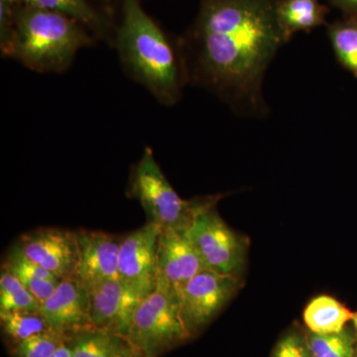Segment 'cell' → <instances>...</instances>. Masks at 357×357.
Instances as JSON below:
<instances>
[{
  "label": "cell",
  "instance_id": "6da1fadb",
  "mask_svg": "<svg viewBox=\"0 0 357 357\" xmlns=\"http://www.w3.org/2000/svg\"><path fill=\"white\" fill-rule=\"evenodd\" d=\"M278 0H201L184 49L190 84L210 91L243 116L268 112L263 81L287 43Z\"/></svg>",
  "mask_w": 357,
  "mask_h": 357
},
{
  "label": "cell",
  "instance_id": "7a4b0ae2",
  "mask_svg": "<svg viewBox=\"0 0 357 357\" xmlns=\"http://www.w3.org/2000/svg\"><path fill=\"white\" fill-rule=\"evenodd\" d=\"M112 46L122 70L164 107L182 98L189 82L182 41H174L143 8L141 0H121Z\"/></svg>",
  "mask_w": 357,
  "mask_h": 357
},
{
  "label": "cell",
  "instance_id": "3957f363",
  "mask_svg": "<svg viewBox=\"0 0 357 357\" xmlns=\"http://www.w3.org/2000/svg\"><path fill=\"white\" fill-rule=\"evenodd\" d=\"M96 39L86 26L65 14L16 6L10 38L0 51L2 57L32 72L62 74Z\"/></svg>",
  "mask_w": 357,
  "mask_h": 357
},
{
  "label": "cell",
  "instance_id": "277c9868",
  "mask_svg": "<svg viewBox=\"0 0 357 357\" xmlns=\"http://www.w3.org/2000/svg\"><path fill=\"white\" fill-rule=\"evenodd\" d=\"M128 195L139 202L148 222L157 223L162 229L189 227L204 199L181 198L149 146L144 148L139 160L131 167Z\"/></svg>",
  "mask_w": 357,
  "mask_h": 357
},
{
  "label": "cell",
  "instance_id": "5b68a950",
  "mask_svg": "<svg viewBox=\"0 0 357 357\" xmlns=\"http://www.w3.org/2000/svg\"><path fill=\"white\" fill-rule=\"evenodd\" d=\"M126 337L145 357H160L188 342L192 335L183 321L178 296L158 284L136 307Z\"/></svg>",
  "mask_w": 357,
  "mask_h": 357
},
{
  "label": "cell",
  "instance_id": "8992f818",
  "mask_svg": "<svg viewBox=\"0 0 357 357\" xmlns=\"http://www.w3.org/2000/svg\"><path fill=\"white\" fill-rule=\"evenodd\" d=\"M222 196L204 197L188 230L204 269L243 278L248 241L231 229L217 210Z\"/></svg>",
  "mask_w": 357,
  "mask_h": 357
},
{
  "label": "cell",
  "instance_id": "52a82bcc",
  "mask_svg": "<svg viewBox=\"0 0 357 357\" xmlns=\"http://www.w3.org/2000/svg\"><path fill=\"white\" fill-rule=\"evenodd\" d=\"M243 286L241 277L203 269L178 293L181 314L192 337L222 312Z\"/></svg>",
  "mask_w": 357,
  "mask_h": 357
},
{
  "label": "cell",
  "instance_id": "ba28073f",
  "mask_svg": "<svg viewBox=\"0 0 357 357\" xmlns=\"http://www.w3.org/2000/svg\"><path fill=\"white\" fill-rule=\"evenodd\" d=\"M162 227L148 222L122 236L119 279L141 298L153 292L158 283L157 246Z\"/></svg>",
  "mask_w": 357,
  "mask_h": 357
},
{
  "label": "cell",
  "instance_id": "9c48e42d",
  "mask_svg": "<svg viewBox=\"0 0 357 357\" xmlns=\"http://www.w3.org/2000/svg\"><path fill=\"white\" fill-rule=\"evenodd\" d=\"M17 245L29 259L61 280L74 277L79 263L76 230L41 227L22 234Z\"/></svg>",
  "mask_w": 357,
  "mask_h": 357
},
{
  "label": "cell",
  "instance_id": "30bf717a",
  "mask_svg": "<svg viewBox=\"0 0 357 357\" xmlns=\"http://www.w3.org/2000/svg\"><path fill=\"white\" fill-rule=\"evenodd\" d=\"M188 227L162 229L157 246V285L177 296L192 277L204 269Z\"/></svg>",
  "mask_w": 357,
  "mask_h": 357
},
{
  "label": "cell",
  "instance_id": "8fae6325",
  "mask_svg": "<svg viewBox=\"0 0 357 357\" xmlns=\"http://www.w3.org/2000/svg\"><path fill=\"white\" fill-rule=\"evenodd\" d=\"M79 263L73 279L84 288L119 279V256L122 236L102 230H76Z\"/></svg>",
  "mask_w": 357,
  "mask_h": 357
},
{
  "label": "cell",
  "instance_id": "7c38bea8",
  "mask_svg": "<svg viewBox=\"0 0 357 357\" xmlns=\"http://www.w3.org/2000/svg\"><path fill=\"white\" fill-rule=\"evenodd\" d=\"M86 291L93 328L126 337L133 312L142 298L119 279L102 282L86 288Z\"/></svg>",
  "mask_w": 357,
  "mask_h": 357
},
{
  "label": "cell",
  "instance_id": "4fadbf2b",
  "mask_svg": "<svg viewBox=\"0 0 357 357\" xmlns=\"http://www.w3.org/2000/svg\"><path fill=\"white\" fill-rule=\"evenodd\" d=\"M40 312L52 330L68 337L93 326L88 291L73 278L61 280L54 293L41 304Z\"/></svg>",
  "mask_w": 357,
  "mask_h": 357
},
{
  "label": "cell",
  "instance_id": "5bb4252c",
  "mask_svg": "<svg viewBox=\"0 0 357 357\" xmlns=\"http://www.w3.org/2000/svg\"><path fill=\"white\" fill-rule=\"evenodd\" d=\"M16 6L36 7L70 16L81 22L96 39L112 43L114 29L110 15L100 10L89 0H8Z\"/></svg>",
  "mask_w": 357,
  "mask_h": 357
},
{
  "label": "cell",
  "instance_id": "9a60e30c",
  "mask_svg": "<svg viewBox=\"0 0 357 357\" xmlns=\"http://www.w3.org/2000/svg\"><path fill=\"white\" fill-rule=\"evenodd\" d=\"M70 344L73 357H145L124 335L93 326L73 335Z\"/></svg>",
  "mask_w": 357,
  "mask_h": 357
},
{
  "label": "cell",
  "instance_id": "2e32d148",
  "mask_svg": "<svg viewBox=\"0 0 357 357\" xmlns=\"http://www.w3.org/2000/svg\"><path fill=\"white\" fill-rule=\"evenodd\" d=\"M2 266L10 270L20 279L40 305L50 297L61 282L55 275L29 259L17 244H14L8 251Z\"/></svg>",
  "mask_w": 357,
  "mask_h": 357
},
{
  "label": "cell",
  "instance_id": "e0dca14e",
  "mask_svg": "<svg viewBox=\"0 0 357 357\" xmlns=\"http://www.w3.org/2000/svg\"><path fill=\"white\" fill-rule=\"evenodd\" d=\"M328 8L319 0H278L277 17L287 42L298 32L326 24Z\"/></svg>",
  "mask_w": 357,
  "mask_h": 357
},
{
  "label": "cell",
  "instance_id": "ac0fdd59",
  "mask_svg": "<svg viewBox=\"0 0 357 357\" xmlns=\"http://www.w3.org/2000/svg\"><path fill=\"white\" fill-rule=\"evenodd\" d=\"M354 312L332 296L314 298L305 307L303 318L309 332L317 335H332L344 330L352 321Z\"/></svg>",
  "mask_w": 357,
  "mask_h": 357
},
{
  "label": "cell",
  "instance_id": "d6986e66",
  "mask_svg": "<svg viewBox=\"0 0 357 357\" xmlns=\"http://www.w3.org/2000/svg\"><path fill=\"white\" fill-rule=\"evenodd\" d=\"M328 39L338 63L357 79V17L347 16L328 26Z\"/></svg>",
  "mask_w": 357,
  "mask_h": 357
},
{
  "label": "cell",
  "instance_id": "ffe728a7",
  "mask_svg": "<svg viewBox=\"0 0 357 357\" xmlns=\"http://www.w3.org/2000/svg\"><path fill=\"white\" fill-rule=\"evenodd\" d=\"M0 325L9 347L52 330L40 311L0 312Z\"/></svg>",
  "mask_w": 357,
  "mask_h": 357
},
{
  "label": "cell",
  "instance_id": "44dd1931",
  "mask_svg": "<svg viewBox=\"0 0 357 357\" xmlns=\"http://www.w3.org/2000/svg\"><path fill=\"white\" fill-rule=\"evenodd\" d=\"M40 303L6 267L0 271V312L40 311Z\"/></svg>",
  "mask_w": 357,
  "mask_h": 357
},
{
  "label": "cell",
  "instance_id": "7402d4cb",
  "mask_svg": "<svg viewBox=\"0 0 357 357\" xmlns=\"http://www.w3.org/2000/svg\"><path fill=\"white\" fill-rule=\"evenodd\" d=\"M312 357H354L356 338L345 328L342 332L332 335H317L307 332Z\"/></svg>",
  "mask_w": 357,
  "mask_h": 357
},
{
  "label": "cell",
  "instance_id": "603a6c76",
  "mask_svg": "<svg viewBox=\"0 0 357 357\" xmlns=\"http://www.w3.org/2000/svg\"><path fill=\"white\" fill-rule=\"evenodd\" d=\"M70 337L64 333L49 330L10 345L9 351L13 357H51Z\"/></svg>",
  "mask_w": 357,
  "mask_h": 357
},
{
  "label": "cell",
  "instance_id": "cb8c5ba5",
  "mask_svg": "<svg viewBox=\"0 0 357 357\" xmlns=\"http://www.w3.org/2000/svg\"><path fill=\"white\" fill-rule=\"evenodd\" d=\"M272 357H312L307 333L292 328L280 338Z\"/></svg>",
  "mask_w": 357,
  "mask_h": 357
},
{
  "label": "cell",
  "instance_id": "d4e9b609",
  "mask_svg": "<svg viewBox=\"0 0 357 357\" xmlns=\"http://www.w3.org/2000/svg\"><path fill=\"white\" fill-rule=\"evenodd\" d=\"M333 6L345 14V16H356L357 17V0H331Z\"/></svg>",
  "mask_w": 357,
  "mask_h": 357
},
{
  "label": "cell",
  "instance_id": "484cf974",
  "mask_svg": "<svg viewBox=\"0 0 357 357\" xmlns=\"http://www.w3.org/2000/svg\"><path fill=\"white\" fill-rule=\"evenodd\" d=\"M51 357H73L72 344H70V337L67 342H64L58 351L55 352Z\"/></svg>",
  "mask_w": 357,
  "mask_h": 357
},
{
  "label": "cell",
  "instance_id": "4316f807",
  "mask_svg": "<svg viewBox=\"0 0 357 357\" xmlns=\"http://www.w3.org/2000/svg\"><path fill=\"white\" fill-rule=\"evenodd\" d=\"M103 3H105V9H107V13H109L110 15V11H112V0H102Z\"/></svg>",
  "mask_w": 357,
  "mask_h": 357
},
{
  "label": "cell",
  "instance_id": "83f0119b",
  "mask_svg": "<svg viewBox=\"0 0 357 357\" xmlns=\"http://www.w3.org/2000/svg\"><path fill=\"white\" fill-rule=\"evenodd\" d=\"M352 323H354V328H356L357 332V312H354V317H352Z\"/></svg>",
  "mask_w": 357,
  "mask_h": 357
},
{
  "label": "cell",
  "instance_id": "f1b7e54d",
  "mask_svg": "<svg viewBox=\"0 0 357 357\" xmlns=\"http://www.w3.org/2000/svg\"><path fill=\"white\" fill-rule=\"evenodd\" d=\"M354 357H357V347H356V351H354Z\"/></svg>",
  "mask_w": 357,
  "mask_h": 357
}]
</instances>
